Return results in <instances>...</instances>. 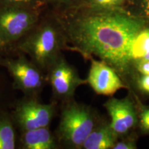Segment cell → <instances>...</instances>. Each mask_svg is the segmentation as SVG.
Instances as JSON below:
<instances>
[{
    "instance_id": "obj_17",
    "label": "cell",
    "mask_w": 149,
    "mask_h": 149,
    "mask_svg": "<svg viewBox=\"0 0 149 149\" xmlns=\"http://www.w3.org/2000/svg\"><path fill=\"white\" fill-rule=\"evenodd\" d=\"M133 68L134 74H135V78L137 74H141V75L149 74V60L137 61L134 63Z\"/></svg>"
},
{
    "instance_id": "obj_3",
    "label": "cell",
    "mask_w": 149,
    "mask_h": 149,
    "mask_svg": "<svg viewBox=\"0 0 149 149\" xmlns=\"http://www.w3.org/2000/svg\"><path fill=\"white\" fill-rule=\"evenodd\" d=\"M95 110L73 100L64 102L61 109L56 139L70 148L79 149L100 121Z\"/></svg>"
},
{
    "instance_id": "obj_18",
    "label": "cell",
    "mask_w": 149,
    "mask_h": 149,
    "mask_svg": "<svg viewBox=\"0 0 149 149\" xmlns=\"http://www.w3.org/2000/svg\"><path fill=\"white\" fill-rule=\"evenodd\" d=\"M137 88L143 93L149 94V74L141 75L137 74L135 78Z\"/></svg>"
},
{
    "instance_id": "obj_11",
    "label": "cell",
    "mask_w": 149,
    "mask_h": 149,
    "mask_svg": "<svg viewBox=\"0 0 149 149\" xmlns=\"http://www.w3.org/2000/svg\"><path fill=\"white\" fill-rule=\"evenodd\" d=\"M19 142L24 149H56L58 146L48 126L22 131Z\"/></svg>"
},
{
    "instance_id": "obj_2",
    "label": "cell",
    "mask_w": 149,
    "mask_h": 149,
    "mask_svg": "<svg viewBox=\"0 0 149 149\" xmlns=\"http://www.w3.org/2000/svg\"><path fill=\"white\" fill-rule=\"evenodd\" d=\"M66 47L64 31L48 24L28 33L17 45L18 51L27 55L45 74Z\"/></svg>"
},
{
    "instance_id": "obj_16",
    "label": "cell",
    "mask_w": 149,
    "mask_h": 149,
    "mask_svg": "<svg viewBox=\"0 0 149 149\" xmlns=\"http://www.w3.org/2000/svg\"><path fill=\"white\" fill-rule=\"evenodd\" d=\"M137 148L136 139L128 135L123 136L118 139L113 149H136Z\"/></svg>"
},
{
    "instance_id": "obj_21",
    "label": "cell",
    "mask_w": 149,
    "mask_h": 149,
    "mask_svg": "<svg viewBox=\"0 0 149 149\" xmlns=\"http://www.w3.org/2000/svg\"><path fill=\"white\" fill-rule=\"evenodd\" d=\"M9 48L8 46L4 44L2 41L0 39V61L3 58V55H4L5 52L7 51V49Z\"/></svg>"
},
{
    "instance_id": "obj_14",
    "label": "cell",
    "mask_w": 149,
    "mask_h": 149,
    "mask_svg": "<svg viewBox=\"0 0 149 149\" xmlns=\"http://www.w3.org/2000/svg\"><path fill=\"white\" fill-rule=\"evenodd\" d=\"M125 0H88L89 4L94 9L120 8Z\"/></svg>"
},
{
    "instance_id": "obj_19",
    "label": "cell",
    "mask_w": 149,
    "mask_h": 149,
    "mask_svg": "<svg viewBox=\"0 0 149 149\" xmlns=\"http://www.w3.org/2000/svg\"><path fill=\"white\" fill-rule=\"evenodd\" d=\"M6 6L23 7L30 8L29 6L34 3L35 0H3Z\"/></svg>"
},
{
    "instance_id": "obj_5",
    "label": "cell",
    "mask_w": 149,
    "mask_h": 149,
    "mask_svg": "<svg viewBox=\"0 0 149 149\" xmlns=\"http://www.w3.org/2000/svg\"><path fill=\"white\" fill-rule=\"evenodd\" d=\"M46 77L51 87L53 98L63 103L73 100L78 87L87 84L62 54L48 68Z\"/></svg>"
},
{
    "instance_id": "obj_7",
    "label": "cell",
    "mask_w": 149,
    "mask_h": 149,
    "mask_svg": "<svg viewBox=\"0 0 149 149\" xmlns=\"http://www.w3.org/2000/svg\"><path fill=\"white\" fill-rule=\"evenodd\" d=\"M56 112V104H42L37 97H26L17 104L13 120L21 131L49 126Z\"/></svg>"
},
{
    "instance_id": "obj_4",
    "label": "cell",
    "mask_w": 149,
    "mask_h": 149,
    "mask_svg": "<svg viewBox=\"0 0 149 149\" xmlns=\"http://www.w3.org/2000/svg\"><path fill=\"white\" fill-rule=\"evenodd\" d=\"M13 80V87L26 97H37L46 81L44 72L26 55L22 53L15 58H3L0 61Z\"/></svg>"
},
{
    "instance_id": "obj_13",
    "label": "cell",
    "mask_w": 149,
    "mask_h": 149,
    "mask_svg": "<svg viewBox=\"0 0 149 149\" xmlns=\"http://www.w3.org/2000/svg\"><path fill=\"white\" fill-rule=\"evenodd\" d=\"M16 134L13 122L5 115H0V149H14Z\"/></svg>"
},
{
    "instance_id": "obj_20",
    "label": "cell",
    "mask_w": 149,
    "mask_h": 149,
    "mask_svg": "<svg viewBox=\"0 0 149 149\" xmlns=\"http://www.w3.org/2000/svg\"><path fill=\"white\" fill-rule=\"evenodd\" d=\"M142 10L145 17L149 19V0H143Z\"/></svg>"
},
{
    "instance_id": "obj_1",
    "label": "cell",
    "mask_w": 149,
    "mask_h": 149,
    "mask_svg": "<svg viewBox=\"0 0 149 149\" xmlns=\"http://www.w3.org/2000/svg\"><path fill=\"white\" fill-rule=\"evenodd\" d=\"M146 26L144 18L121 8H92L64 29L66 49L84 59L99 57L114 68L127 86L135 79L128 58L130 47Z\"/></svg>"
},
{
    "instance_id": "obj_8",
    "label": "cell",
    "mask_w": 149,
    "mask_h": 149,
    "mask_svg": "<svg viewBox=\"0 0 149 149\" xmlns=\"http://www.w3.org/2000/svg\"><path fill=\"white\" fill-rule=\"evenodd\" d=\"M104 107L110 116V124L119 137L127 135L138 124V110L129 97H111Z\"/></svg>"
},
{
    "instance_id": "obj_10",
    "label": "cell",
    "mask_w": 149,
    "mask_h": 149,
    "mask_svg": "<svg viewBox=\"0 0 149 149\" xmlns=\"http://www.w3.org/2000/svg\"><path fill=\"white\" fill-rule=\"evenodd\" d=\"M119 138L109 122L100 120L86 139L81 148L113 149Z\"/></svg>"
},
{
    "instance_id": "obj_6",
    "label": "cell",
    "mask_w": 149,
    "mask_h": 149,
    "mask_svg": "<svg viewBox=\"0 0 149 149\" xmlns=\"http://www.w3.org/2000/svg\"><path fill=\"white\" fill-rule=\"evenodd\" d=\"M37 20L31 8L6 6L0 10V39L10 47L30 33Z\"/></svg>"
},
{
    "instance_id": "obj_9",
    "label": "cell",
    "mask_w": 149,
    "mask_h": 149,
    "mask_svg": "<svg viewBox=\"0 0 149 149\" xmlns=\"http://www.w3.org/2000/svg\"><path fill=\"white\" fill-rule=\"evenodd\" d=\"M91 66L87 84L97 94L113 96L120 89L128 88L114 68L105 61L90 57Z\"/></svg>"
},
{
    "instance_id": "obj_15",
    "label": "cell",
    "mask_w": 149,
    "mask_h": 149,
    "mask_svg": "<svg viewBox=\"0 0 149 149\" xmlns=\"http://www.w3.org/2000/svg\"><path fill=\"white\" fill-rule=\"evenodd\" d=\"M139 108L138 124L139 128L143 133L149 134V107L141 105Z\"/></svg>"
},
{
    "instance_id": "obj_12",
    "label": "cell",
    "mask_w": 149,
    "mask_h": 149,
    "mask_svg": "<svg viewBox=\"0 0 149 149\" xmlns=\"http://www.w3.org/2000/svg\"><path fill=\"white\" fill-rule=\"evenodd\" d=\"M128 57L133 71L134 63L141 60H149V26H148L141 30L133 40L129 49Z\"/></svg>"
}]
</instances>
